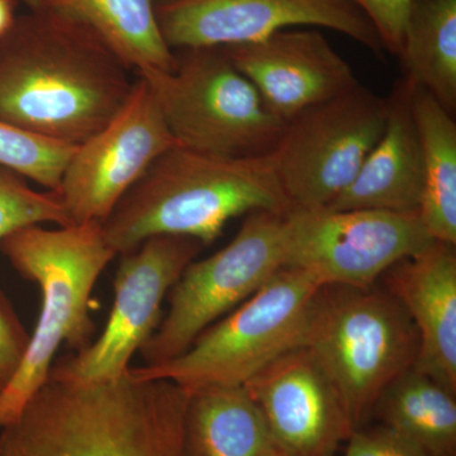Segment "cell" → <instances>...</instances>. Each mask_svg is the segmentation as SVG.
Here are the masks:
<instances>
[{"label": "cell", "instance_id": "obj_9", "mask_svg": "<svg viewBox=\"0 0 456 456\" xmlns=\"http://www.w3.org/2000/svg\"><path fill=\"white\" fill-rule=\"evenodd\" d=\"M387 113V98L359 83L285 123L272 158L290 208L334 202L382 136Z\"/></svg>", "mask_w": 456, "mask_h": 456}, {"label": "cell", "instance_id": "obj_20", "mask_svg": "<svg viewBox=\"0 0 456 456\" xmlns=\"http://www.w3.org/2000/svg\"><path fill=\"white\" fill-rule=\"evenodd\" d=\"M410 88L424 161L419 217L432 239L456 245L455 118L430 92L411 84Z\"/></svg>", "mask_w": 456, "mask_h": 456}, {"label": "cell", "instance_id": "obj_2", "mask_svg": "<svg viewBox=\"0 0 456 456\" xmlns=\"http://www.w3.org/2000/svg\"><path fill=\"white\" fill-rule=\"evenodd\" d=\"M188 393L127 373L112 382L49 380L0 430V456H185Z\"/></svg>", "mask_w": 456, "mask_h": 456}, {"label": "cell", "instance_id": "obj_17", "mask_svg": "<svg viewBox=\"0 0 456 456\" xmlns=\"http://www.w3.org/2000/svg\"><path fill=\"white\" fill-rule=\"evenodd\" d=\"M387 106L382 136L353 183L327 208L419 212L424 193V161L406 80L395 82Z\"/></svg>", "mask_w": 456, "mask_h": 456}, {"label": "cell", "instance_id": "obj_8", "mask_svg": "<svg viewBox=\"0 0 456 456\" xmlns=\"http://www.w3.org/2000/svg\"><path fill=\"white\" fill-rule=\"evenodd\" d=\"M284 213H248L232 241L191 261L171 288L169 311L140 350L143 367L175 359L285 266Z\"/></svg>", "mask_w": 456, "mask_h": 456}, {"label": "cell", "instance_id": "obj_26", "mask_svg": "<svg viewBox=\"0 0 456 456\" xmlns=\"http://www.w3.org/2000/svg\"><path fill=\"white\" fill-rule=\"evenodd\" d=\"M368 17L384 49L398 56L412 0H351Z\"/></svg>", "mask_w": 456, "mask_h": 456}, {"label": "cell", "instance_id": "obj_18", "mask_svg": "<svg viewBox=\"0 0 456 456\" xmlns=\"http://www.w3.org/2000/svg\"><path fill=\"white\" fill-rule=\"evenodd\" d=\"M29 12L53 14L86 27L132 71H170L174 51L155 17L156 0H20Z\"/></svg>", "mask_w": 456, "mask_h": 456}, {"label": "cell", "instance_id": "obj_16", "mask_svg": "<svg viewBox=\"0 0 456 456\" xmlns=\"http://www.w3.org/2000/svg\"><path fill=\"white\" fill-rule=\"evenodd\" d=\"M456 245L431 242L380 277L419 334L416 369L456 393Z\"/></svg>", "mask_w": 456, "mask_h": 456}, {"label": "cell", "instance_id": "obj_21", "mask_svg": "<svg viewBox=\"0 0 456 456\" xmlns=\"http://www.w3.org/2000/svg\"><path fill=\"white\" fill-rule=\"evenodd\" d=\"M373 415L430 456H456V393L415 367L384 389Z\"/></svg>", "mask_w": 456, "mask_h": 456}, {"label": "cell", "instance_id": "obj_22", "mask_svg": "<svg viewBox=\"0 0 456 456\" xmlns=\"http://www.w3.org/2000/svg\"><path fill=\"white\" fill-rule=\"evenodd\" d=\"M403 77L455 116L456 0H412L398 53Z\"/></svg>", "mask_w": 456, "mask_h": 456}, {"label": "cell", "instance_id": "obj_7", "mask_svg": "<svg viewBox=\"0 0 456 456\" xmlns=\"http://www.w3.org/2000/svg\"><path fill=\"white\" fill-rule=\"evenodd\" d=\"M322 283L284 266L268 283L198 336L175 359L130 368L142 379H164L191 393L204 387H242L285 351L301 346L312 297Z\"/></svg>", "mask_w": 456, "mask_h": 456}, {"label": "cell", "instance_id": "obj_1", "mask_svg": "<svg viewBox=\"0 0 456 456\" xmlns=\"http://www.w3.org/2000/svg\"><path fill=\"white\" fill-rule=\"evenodd\" d=\"M131 71L86 27L28 12L0 37V121L80 145L125 106Z\"/></svg>", "mask_w": 456, "mask_h": 456}, {"label": "cell", "instance_id": "obj_25", "mask_svg": "<svg viewBox=\"0 0 456 456\" xmlns=\"http://www.w3.org/2000/svg\"><path fill=\"white\" fill-rule=\"evenodd\" d=\"M27 331L16 308L0 289V395L17 373L29 344Z\"/></svg>", "mask_w": 456, "mask_h": 456}, {"label": "cell", "instance_id": "obj_10", "mask_svg": "<svg viewBox=\"0 0 456 456\" xmlns=\"http://www.w3.org/2000/svg\"><path fill=\"white\" fill-rule=\"evenodd\" d=\"M204 245L187 236L160 235L122 255L114 298L103 332L75 355L53 362L49 380L71 384L112 382L127 373L160 325L161 305Z\"/></svg>", "mask_w": 456, "mask_h": 456}, {"label": "cell", "instance_id": "obj_4", "mask_svg": "<svg viewBox=\"0 0 456 456\" xmlns=\"http://www.w3.org/2000/svg\"><path fill=\"white\" fill-rule=\"evenodd\" d=\"M0 251L12 268L37 285L41 293L40 316L25 356L0 395L2 430L49 382L60 347L66 345L80 351L92 342L90 297L117 254L107 244L99 222L20 228L0 241Z\"/></svg>", "mask_w": 456, "mask_h": 456}, {"label": "cell", "instance_id": "obj_11", "mask_svg": "<svg viewBox=\"0 0 456 456\" xmlns=\"http://www.w3.org/2000/svg\"><path fill=\"white\" fill-rule=\"evenodd\" d=\"M285 266L322 285L373 287L393 264L424 250L430 233L419 212L289 208L284 213Z\"/></svg>", "mask_w": 456, "mask_h": 456}, {"label": "cell", "instance_id": "obj_3", "mask_svg": "<svg viewBox=\"0 0 456 456\" xmlns=\"http://www.w3.org/2000/svg\"><path fill=\"white\" fill-rule=\"evenodd\" d=\"M289 208L272 155L231 158L175 145L156 159L102 230L117 255L160 235L191 237L207 246L232 218Z\"/></svg>", "mask_w": 456, "mask_h": 456}, {"label": "cell", "instance_id": "obj_13", "mask_svg": "<svg viewBox=\"0 0 456 456\" xmlns=\"http://www.w3.org/2000/svg\"><path fill=\"white\" fill-rule=\"evenodd\" d=\"M155 17L173 51L251 44L290 26L344 33L380 59L386 51L351 0H156Z\"/></svg>", "mask_w": 456, "mask_h": 456}, {"label": "cell", "instance_id": "obj_5", "mask_svg": "<svg viewBox=\"0 0 456 456\" xmlns=\"http://www.w3.org/2000/svg\"><path fill=\"white\" fill-rule=\"evenodd\" d=\"M301 346L329 375L356 430L384 389L415 365L419 341L406 310L383 287L325 284L308 305Z\"/></svg>", "mask_w": 456, "mask_h": 456}, {"label": "cell", "instance_id": "obj_28", "mask_svg": "<svg viewBox=\"0 0 456 456\" xmlns=\"http://www.w3.org/2000/svg\"><path fill=\"white\" fill-rule=\"evenodd\" d=\"M17 5L18 0H0V37L13 26Z\"/></svg>", "mask_w": 456, "mask_h": 456}, {"label": "cell", "instance_id": "obj_27", "mask_svg": "<svg viewBox=\"0 0 456 456\" xmlns=\"http://www.w3.org/2000/svg\"><path fill=\"white\" fill-rule=\"evenodd\" d=\"M345 444L344 456H430L412 441L384 426L373 430L356 428Z\"/></svg>", "mask_w": 456, "mask_h": 456}, {"label": "cell", "instance_id": "obj_14", "mask_svg": "<svg viewBox=\"0 0 456 456\" xmlns=\"http://www.w3.org/2000/svg\"><path fill=\"white\" fill-rule=\"evenodd\" d=\"M242 387L265 419L279 456H336L355 430L307 347L285 351Z\"/></svg>", "mask_w": 456, "mask_h": 456}, {"label": "cell", "instance_id": "obj_19", "mask_svg": "<svg viewBox=\"0 0 456 456\" xmlns=\"http://www.w3.org/2000/svg\"><path fill=\"white\" fill-rule=\"evenodd\" d=\"M185 456H279L265 419L244 387L188 393Z\"/></svg>", "mask_w": 456, "mask_h": 456}, {"label": "cell", "instance_id": "obj_6", "mask_svg": "<svg viewBox=\"0 0 456 456\" xmlns=\"http://www.w3.org/2000/svg\"><path fill=\"white\" fill-rule=\"evenodd\" d=\"M173 70L141 69L179 146L231 158L277 149L284 123L222 46L174 50Z\"/></svg>", "mask_w": 456, "mask_h": 456}, {"label": "cell", "instance_id": "obj_12", "mask_svg": "<svg viewBox=\"0 0 456 456\" xmlns=\"http://www.w3.org/2000/svg\"><path fill=\"white\" fill-rule=\"evenodd\" d=\"M178 145L151 89L137 77L125 106L77 146L56 193L71 224H103L156 159Z\"/></svg>", "mask_w": 456, "mask_h": 456}, {"label": "cell", "instance_id": "obj_15", "mask_svg": "<svg viewBox=\"0 0 456 456\" xmlns=\"http://www.w3.org/2000/svg\"><path fill=\"white\" fill-rule=\"evenodd\" d=\"M222 47L284 125L359 84L349 62L322 33L311 29Z\"/></svg>", "mask_w": 456, "mask_h": 456}, {"label": "cell", "instance_id": "obj_24", "mask_svg": "<svg viewBox=\"0 0 456 456\" xmlns=\"http://www.w3.org/2000/svg\"><path fill=\"white\" fill-rule=\"evenodd\" d=\"M70 224L56 191H37L25 176L0 165V241L20 228L35 224Z\"/></svg>", "mask_w": 456, "mask_h": 456}, {"label": "cell", "instance_id": "obj_23", "mask_svg": "<svg viewBox=\"0 0 456 456\" xmlns=\"http://www.w3.org/2000/svg\"><path fill=\"white\" fill-rule=\"evenodd\" d=\"M77 146L35 136L0 121V165L56 191Z\"/></svg>", "mask_w": 456, "mask_h": 456}]
</instances>
